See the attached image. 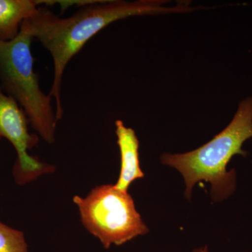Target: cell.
I'll use <instances>...</instances> for the list:
<instances>
[{
    "mask_svg": "<svg viewBox=\"0 0 252 252\" xmlns=\"http://www.w3.org/2000/svg\"><path fill=\"white\" fill-rule=\"evenodd\" d=\"M160 0L135 1H94L84 5L72 16L61 18L46 7H38L32 17L23 21V30L35 38L51 54L54 62V79L49 95L56 100L58 121L62 119L63 77L68 63L91 38L111 23L130 16H145L192 11L189 3H179L174 7L164 6Z\"/></svg>",
    "mask_w": 252,
    "mask_h": 252,
    "instance_id": "obj_1",
    "label": "cell"
},
{
    "mask_svg": "<svg viewBox=\"0 0 252 252\" xmlns=\"http://www.w3.org/2000/svg\"><path fill=\"white\" fill-rule=\"evenodd\" d=\"M252 138V97L239 104L234 117L225 129L202 147L185 154H165L163 165L175 168L185 180V196L190 199L194 186L201 181L212 187L214 200H221L233 193L236 187L234 170L227 165L235 155L246 157L244 143Z\"/></svg>",
    "mask_w": 252,
    "mask_h": 252,
    "instance_id": "obj_2",
    "label": "cell"
},
{
    "mask_svg": "<svg viewBox=\"0 0 252 252\" xmlns=\"http://www.w3.org/2000/svg\"><path fill=\"white\" fill-rule=\"evenodd\" d=\"M32 39L21 30L13 40H0V86L22 107L39 137L53 144L58 119L52 97L41 91L39 76L34 72Z\"/></svg>",
    "mask_w": 252,
    "mask_h": 252,
    "instance_id": "obj_3",
    "label": "cell"
},
{
    "mask_svg": "<svg viewBox=\"0 0 252 252\" xmlns=\"http://www.w3.org/2000/svg\"><path fill=\"white\" fill-rule=\"evenodd\" d=\"M73 202L86 229L105 249L120 246L149 232L130 193L114 185L95 187L85 198L75 195Z\"/></svg>",
    "mask_w": 252,
    "mask_h": 252,
    "instance_id": "obj_4",
    "label": "cell"
},
{
    "mask_svg": "<svg viewBox=\"0 0 252 252\" xmlns=\"http://www.w3.org/2000/svg\"><path fill=\"white\" fill-rule=\"evenodd\" d=\"M29 124L22 107L0 86V140L6 139L17 153L13 172L16 183L21 185L55 170L53 165L44 163L28 154V150L34 148L39 140L38 135L29 132Z\"/></svg>",
    "mask_w": 252,
    "mask_h": 252,
    "instance_id": "obj_5",
    "label": "cell"
},
{
    "mask_svg": "<svg viewBox=\"0 0 252 252\" xmlns=\"http://www.w3.org/2000/svg\"><path fill=\"white\" fill-rule=\"evenodd\" d=\"M115 126L121 154V170L119 180L114 186L124 191H128L132 182L144 177L139 157L140 143L135 130L126 127L122 121H116Z\"/></svg>",
    "mask_w": 252,
    "mask_h": 252,
    "instance_id": "obj_6",
    "label": "cell"
},
{
    "mask_svg": "<svg viewBox=\"0 0 252 252\" xmlns=\"http://www.w3.org/2000/svg\"><path fill=\"white\" fill-rule=\"evenodd\" d=\"M40 2L33 0H0V40L15 39L23 21L35 14Z\"/></svg>",
    "mask_w": 252,
    "mask_h": 252,
    "instance_id": "obj_7",
    "label": "cell"
},
{
    "mask_svg": "<svg viewBox=\"0 0 252 252\" xmlns=\"http://www.w3.org/2000/svg\"><path fill=\"white\" fill-rule=\"evenodd\" d=\"M0 252H29L24 234L0 221Z\"/></svg>",
    "mask_w": 252,
    "mask_h": 252,
    "instance_id": "obj_8",
    "label": "cell"
},
{
    "mask_svg": "<svg viewBox=\"0 0 252 252\" xmlns=\"http://www.w3.org/2000/svg\"><path fill=\"white\" fill-rule=\"evenodd\" d=\"M193 252H209L208 248L207 246H205L203 248L197 249V250H194Z\"/></svg>",
    "mask_w": 252,
    "mask_h": 252,
    "instance_id": "obj_9",
    "label": "cell"
}]
</instances>
